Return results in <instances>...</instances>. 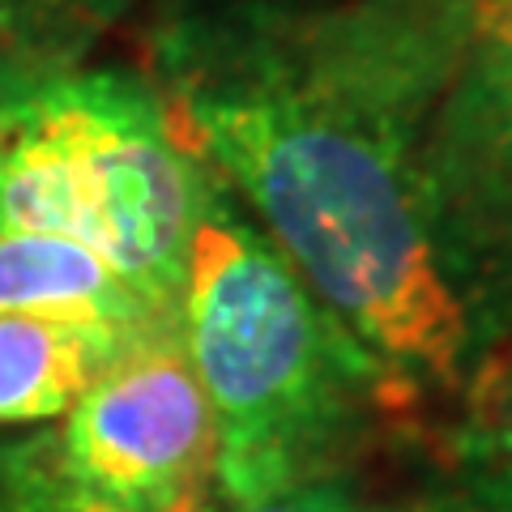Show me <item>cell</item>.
I'll return each mask as SVG.
<instances>
[{"label": "cell", "instance_id": "cell-11", "mask_svg": "<svg viewBox=\"0 0 512 512\" xmlns=\"http://www.w3.org/2000/svg\"><path fill=\"white\" fill-rule=\"evenodd\" d=\"M461 69L512 82V0H453Z\"/></svg>", "mask_w": 512, "mask_h": 512}, {"label": "cell", "instance_id": "cell-1", "mask_svg": "<svg viewBox=\"0 0 512 512\" xmlns=\"http://www.w3.org/2000/svg\"><path fill=\"white\" fill-rule=\"evenodd\" d=\"M461 64L453 0H184L150 39L180 146L346 325L397 410L457 402L512 333L427 133Z\"/></svg>", "mask_w": 512, "mask_h": 512}, {"label": "cell", "instance_id": "cell-8", "mask_svg": "<svg viewBox=\"0 0 512 512\" xmlns=\"http://www.w3.org/2000/svg\"><path fill=\"white\" fill-rule=\"evenodd\" d=\"M133 0H0V47L18 64H77Z\"/></svg>", "mask_w": 512, "mask_h": 512}, {"label": "cell", "instance_id": "cell-5", "mask_svg": "<svg viewBox=\"0 0 512 512\" xmlns=\"http://www.w3.org/2000/svg\"><path fill=\"white\" fill-rule=\"evenodd\" d=\"M427 158L448 210L512 278V82L457 64L431 116Z\"/></svg>", "mask_w": 512, "mask_h": 512}, {"label": "cell", "instance_id": "cell-12", "mask_svg": "<svg viewBox=\"0 0 512 512\" xmlns=\"http://www.w3.org/2000/svg\"><path fill=\"white\" fill-rule=\"evenodd\" d=\"M222 512H363V495L355 487V478H329V483H312V487L274 495V500H261L248 508H222Z\"/></svg>", "mask_w": 512, "mask_h": 512}, {"label": "cell", "instance_id": "cell-7", "mask_svg": "<svg viewBox=\"0 0 512 512\" xmlns=\"http://www.w3.org/2000/svg\"><path fill=\"white\" fill-rule=\"evenodd\" d=\"M154 338L35 312H0V431L56 423L128 350Z\"/></svg>", "mask_w": 512, "mask_h": 512}, {"label": "cell", "instance_id": "cell-10", "mask_svg": "<svg viewBox=\"0 0 512 512\" xmlns=\"http://www.w3.org/2000/svg\"><path fill=\"white\" fill-rule=\"evenodd\" d=\"M461 406V440H470L478 453L512 470V333L495 342L470 372Z\"/></svg>", "mask_w": 512, "mask_h": 512}, {"label": "cell", "instance_id": "cell-6", "mask_svg": "<svg viewBox=\"0 0 512 512\" xmlns=\"http://www.w3.org/2000/svg\"><path fill=\"white\" fill-rule=\"evenodd\" d=\"M0 312H35L133 338L175 333V320L94 248L64 235L0 231Z\"/></svg>", "mask_w": 512, "mask_h": 512}, {"label": "cell", "instance_id": "cell-9", "mask_svg": "<svg viewBox=\"0 0 512 512\" xmlns=\"http://www.w3.org/2000/svg\"><path fill=\"white\" fill-rule=\"evenodd\" d=\"M363 512H512V470L453 436V453L440 466L397 495L363 500Z\"/></svg>", "mask_w": 512, "mask_h": 512}, {"label": "cell", "instance_id": "cell-4", "mask_svg": "<svg viewBox=\"0 0 512 512\" xmlns=\"http://www.w3.org/2000/svg\"><path fill=\"white\" fill-rule=\"evenodd\" d=\"M13 77L69 163L103 256L175 320L210 171L171 133L154 86L86 64H18Z\"/></svg>", "mask_w": 512, "mask_h": 512}, {"label": "cell", "instance_id": "cell-3", "mask_svg": "<svg viewBox=\"0 0 512 512\" xmlns=\"http://www.w3.org/2000/svg\"><path fill=\"white\" fill-rule=\"evenodd\" d=\"M214 423L175 333L0 448V512H222Z\"/></svg>", "mask_w": 512, "mask_h": 512}, {"label": "cell", "instance_id": "cell-2", "mask_svg": "<svg viewBox=\"0 0 512 512\" xmlns=\"http://www.w3.org/2000/svg\"><path fill=\"white\" fill-rule=\"evenodd\" d=\"M175 338L214 423L227 508L355 478L393 393L291 261L218 188L192 227Z\"/></svg>", "mask_w": 512, "mask_h": 512}]
</instances>
